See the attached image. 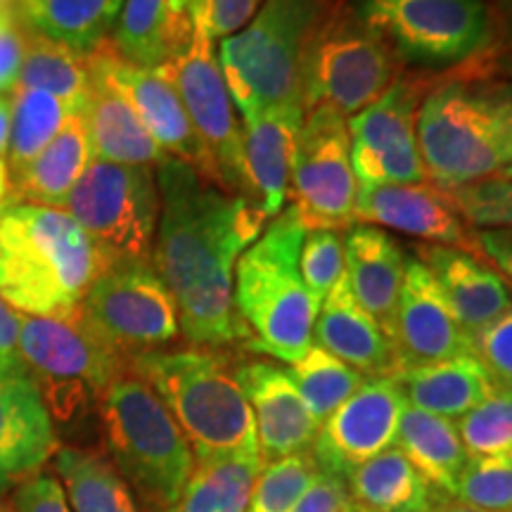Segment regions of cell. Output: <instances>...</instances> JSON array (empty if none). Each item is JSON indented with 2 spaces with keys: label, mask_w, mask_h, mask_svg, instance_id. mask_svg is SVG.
Wrapping results in <instances>:
<instances>
[{
  "label": "cell",
  "mask_w": 512,
  "mask_h": 512,
  "mask_svg": "<svg viewBox=\"0 0 512 512\" xmlns=\"http://www.w3.org/2000/svg\"><path fill=\"white\" fill-rule=\"evenodd\" d=\"M155 174L162 209L152 266L174 297L181 335L202 349L247 344L252 335L235 309V266L268 226L264 211L174 157Z\"/></svg>",
  "instance_id": "6da1fadb"
},
{
  "label": "cell",
  "mask_w": 512,
  "mask_h": 512,
  "mask_svg": "<svg viewBox=\"0 0 512 512\" xmlns=\"http://www.w3.org/2000/svg\"><path fill=\"white\" fill-rule=\"evenodd\" d=\"M112 261L67 211L10 200L0 209V297L24 316H67Z\"/></svg>",
  "instance_id": "7a4b0ae2"
},
{
  "label": "cell",
  "mask_w": 512,
  "mask_h": 512,
  "mask_svg": "<svg viewBox=\"0 0 512 512\" xmlns=\"http://www.w3.org/2000/svg\"><path fill=\"white\" fill-rule=\"evenodd\" d=\"M306 226L297 204H285L235 266V309L252 339L247 349L297 363L313 347L320 306L299 271Z\"/></svg>",
  "instance_id": "3957f363"
},
{
  "label": "cell",
  "mask_w": 512,
  "mask_h": 512,
  "mask_svg": "<svg viewBox=\"0 0 512 512\" xmlns=\"http://www.w3.org/2000/svg\"><path fill=\"white\" fill-rule=\"evenodd\" d=\"M126 363L174 415L195 463L230 453H261L252 406L235 368L216 349H157Z\"/></svg>",
  "instance_id": "277c9868"
},
{
  "label": "cell",
  "mask_w": 512,
  "mask_h": 512,
  "mask_svg": "<svg viewBox=\"0 0 512 512\" xmlns=\"http://www.w3.org/2000/svg\"><path fill=\"white\" fill-rule=\"evenodd\" d=\"M98 406L114 470L147 508L174 512L195 456L169 408L128 363L107 384Z\"/></svg>",
  "instance_id": "5b68a950"
},
{
  "label": "cell",
  "mask_w": 512,
  "mask_h": 512,
  "mask_svg": "<svg viewBox=\"0 0 512 512\" xmlns=\"http://www.w3.org/2000/svg\"><path fill=\"white\" fill-rule=\"evenodd\" d=\"M415 131L427 181L439 190L508 171L498 79L470 69L451 79H434L420 102Z\"/></svg>",
  "instance_id": "8992f818"
},
{
  "label": "cell",
  "mask_w": 512,
  "mask_h": 512,
  "mask_svg": "<svg viewBox=\"0 0 512 512\" xmlns=\"http://www.w3.org/2000/svg\"><path fill=\"white\" fill-rule=\"evenodd\" d=\"M332 0H264L252 22L219 43V67L240 119L304 110V55Z\"/></svg>",
  "instance_id": "52a82bcc"
},
{
  "label": "cell",
  "mask_w": 512,
  "mask_h": 512,
  "mask_svg": "<svg viewBox=\"0 0 512 512\" xmlns=\"http://www.w3.org/2000/svg\"><path fill=\"white\" fill-rule=\"evenodd\" d=\"M354 15L420 69L465 67L494 53L498 22L486 0H347Z\"/></svg>",
  "instance_id": "ba28073f"
},
{
  "label": "cell",
  "mask_w": 512,
  "mask_h": 512,
  "mask_svg": "<svg viewBox=\"0 0 512 512\" xmlns=\"http://www.w3.org/2000/svg\"><path fill=\"white\" fill-rule=\"evenodd\" d=\"M403 64L347 0H332L304 55V110L325 105L354 117L399 79Z\"/></svg>",
  "instance_id": "9c48e42d"
},
{
  "label": "cell",
  "mask_w": 512,
  "mask_h": 512,
  "mask_svg": "<svg viewBox=\"0 0 512 512\" xmlns=\"http://www.w3.org/2000/svg\"><path fill=\"white\" fill-rule=\"evenodd\" d=\"M19 354L41 389L50 415L69 418L76 408L98 401L126 358L95 332L81 309L67 316H24Z\"/></svg>",
  "instance_id": "30bf717a"
},
{
  "label": "cell",
  "mask_w": 512,
  "mask_h": 512,
  "mask_svg": "<svg viewBox=\"0 0 512 512\" xmlns=\"http://www.w3.org/2000/svg\"><path fill=\"white\" fill-rule=\"evenodd\" d=\"M159 185L152 166L93 159L62 204L110 261H152L159 223Z\"/></svg>",
  "instance_id": "8fae6325"
},
{
  "label": "cell",
  "mask_w": 512,
  "mask_h": 512,
  "mask_svg": "<svg viewBox=\"0 0 512 512\" xmlns=\"http://www.w3.org/2000/svg\"><path fill=\"white\" fill-rule=\"evenodd\" d=\"M159 69L169 76L181 95L197 136L219 171L223 190L254 200L247 176L242 121L219 67L216 41L207 24V5L197 12L188 48Z\"/></svg>",
  "instance_id": "7c38bea8"
},
{
  "label": "cell",
  "mask_w": 512,
  "mask_h": 512,
  "mask_svg": "<svg viewBox=\"0 0 512 512\" xmlns=\"http://www.w3.org/2000/svg\"><path fill=\"white\" fill-rule=\"evenodd\" d=\"M79 309L126 361L181 337L176 302L152 261H112L88 287Z\"/></svg>",
  "instance_id": "4fadbf2b"
},
{
  "label": "cell",
  "mask_w": 512,
  "mask_h": 512,
  "mask_svg": "<svg viewBox=\"0 0 512 512\" xmlns=\"http://www.w3.org/2000/svg\"><path fill=\"white\" fill-rule=\"evenodd\" d=\"M434 79L437 76L401 72L373 105L349 119L351 166L358 185L427 181L415 121Z\"/></svg>",
  "instance_id": "5bb4252c"
},
{
  "label": "cell",
  "mask_w": 512,
  "mask_h": 512,
  "mask_svg": "<svg viewBox=\"0 0 512 512\" xmlns=\"http://www.w3.org/2000/svg\"><path fill=\"white\" fill-rule=\"evenodd\" d=\"M290 190L306 230L356 226L358 181L351 166L349 121L332 107L318 105L304 114Z\"/></svg>",
  "instance_id": "9a60e30c"
},
{
  "label": "cell",
  "mask_w": 512,
  "mask_h": 512,
  "mask_svg": "<svg viewBox=\"0 0 512 512\" xmlns=\"http://www.w3.org/2000/svg\"><path fill=\"white\" fill-rule=\"evenodd\" d=\"M86 60L93 74L102 76L124 95L166 157L185 162L207 181L223 188L219 171L185 112L181 95L162 69H147L128 62L114 50L112 43H105L95 53L86 55Z\"/></svg>",
  "instance_id": "2e32d148"
},
{
  "label": "cell",
  "mask_w": 512,
  "mask_h": 512,
  "mask_svg": "<svg viewBox=\"0 0 512 512\" xmlns=\"http://www.w3.org/2000/svg\"><path fill=\"white\" fill-rule=\"evenodd\" d=\"M406 399L394 377H373L361 384L313 439L311 456L325 475L347 479L363 463L396 444V430Z\"/></svg>",
  "instance_id": "e0dca14e"
},
{
  "label": "cell",
  "mask_w": 512,
  "mask_h": 512,
  "mask_svg": "<svg viewBox=\"0 0 512 512\" xmlns=\"http://www.w3.org/2000/svg\"><path fill=\"white\" fill-rule=\"evenodd\" d=\"M356 223L377 226L427 245L458 247L475 254L472 230L430 181L413 185H358Z\"/></svg>",
  "instance_id": "ac0fdd59"
},
{
  "label": "cell",
  "mask_w": 512,
  "mask_h": 512,
  "mask_svg": "<svg viewBox=\"0 0 512 512\" xmlns=\"http://www.w3.org/2000/svg\"><path fill=\"white\" fill-rule=\"evenodd\" d=\"M401 370L472 354L470 335L448 306L444 292L418 259L408 261L394 320Z\"/></svg>",
  "instance_id": "d6986e66"
},
{
  "label": "cell",
  "mask_w": 512,
  "mask_h": 512,
  "mask_svg": "<svg viewBox=\"0 0 512 512\" xmlns=\"http://www.w3.org/2000/svg\"><path fill=\"white\" fill-rule=\"evenodd\" d=\"M57 448L55 420L29 370L0 373V496L46 470Z\"/></svg>",
  "instance_id": "ffe728a7"
},
{
  "label": "cell",
  "mask_w": 512,
  "mask_h": 512,
  "mask_svg": "<svg viewBox=\"0 0 512 512\" xmlns=\"http://www.w3.org/2000/svg\"><path fill=\"white\" fill-rule=\"evenodd\" d=\"M235 377L252 406L264 465L271 460L294 456V453H304L313 446L320 425L306 408L285 366L256 358V361L240 363L235 368Z\"/></svg>",
  "instance_id": "44dd1931"
},
{
  "label": "cell",
  "mask_w": 512,
  "mask_h": 512,
  "mask_svg": "<svg viewBox=\"0 0 512 512\" xmlns=\"http://www.w3.org/2000/svg\"><path fill=\"white\" fill-rule=\"evenodd\" d=\"M415 259L434 275L453 316L470 337L512 306L510 283L482 256L422 242L415 245Z\"/></svg>",
  "instance_id": "7402d4cb"
},
{
  "label": "cell",
  "mask_w": 512,
  "mask_h": 512,
  "mask_svg": "<svg viewBox=\"0 0 512 512\" xmlns=\"http://www.w3.org/2000/svg\"><path fill=\"white\" fill-rule=\"evenodd\" d=\"M313 344L330 351L339 361L358 370L363 377H396L401 358L394 342L384 335L373 316L356 302L344 275L320 304Z\"/></svg>",
  "instance_id": "603a6c76"
},
{
  "label": "cell",
  "mask_w": 512,
  "mask_h": 512,
  "mask_svg": "<svg viewBox=\"0 0 512 512\" xmlns=\"http://www.w3.org/2000/svg\"><path fill=\"white\" fill-rule=\"evenodd\" d=\"M406 268V254L387 230L356 223L344 235V275L351 294L392 342Z\"/></svg>",
  "instance_id": "cb8c5ba5"
},
{
  "label": "cell",
  "mask_w": 512,
  "mask_h": 512,
  "mask_svg": "<svg viewBox=\"0 0 512 512\" xmlns=\"http://www.w3.org/2000/svg\"><path fill=\"white\" fill-rule=\"evenodd\" d=\"M302 124L304 114L290 110H264L242 119L247 176L268 221L287 204Z\"/></svg>",
  "instance_id": "d4e9b609"
},
{
  "label": "cell",
  "mask_w": 512,
  "mask_h": 512,
  "mask_svg": "<svg viewBox=\"0 0 512 512\" xmlns=\"http://www.w3.org/2000/svg\"><path fill=\"white\" fill-rule=\"evenodd\" d=\"M204 5L207 0H126L110 43L128 62L164 67L188 48Z\"/></svg>",
  "instance_id": "484cf974"
},
{
  "label": "cell",
  "mask_w": 512,
  "mask_h": 512,
  "mask_svg": "<svg viewBox=\"0 0 512 512\" xmlns=\"http://www.w3.org/2000/svg\"><path fill=\"white\" fill-rule=\"evenodd\" d=\"M91 83V100L83 110V119H86L88 138H91L93 159L157 169L166 155L157 140L150 136L136 110L102 76L91 72Z\"/></svg>",
  "instance_id": "4316f807"
},
{
  "label": "cell",
  "mask_w": 512,
  "mask_h": 512,
  "mask_svg": "<svg viewBox=\"0 0 512 512\" xmlns=\"http://www.w3.org/2000/svg\"><path fill=\"white\" fill-rule=\"evenodd\" d=\"M394 380L408 406L448 420L463 418L496 387L494 377L472 354L403 368Z\"/></svg>",
  "instance_id": "83f0119b"
},
{
  "label": "cell",
  "mask_w": 512,
  "mask_h": 512,
  "mask_svg": "<svg viewBox=\"0 0 512 512\" xmlns=\"http://www.w3.org/2000/svg\"><path fill=\"white\" fill-rule=\"evenodd\" d=\"M93 162L91 138L83 114H72L53 143L27 169L10 178V200L62 209L74 185Z\"/></svg>",
  "instance_id": "f1b7e54d"
},
{
  "label": "cell",
  "mask_w": 512,
  "mask_h": 512,
  "mask_svg": "<svg viewBox=\"0 0 512 512\" xmlns=\"http://www.w3.org/2000/svg\"><path fill=\"white\" fill-rule=\"evenodd\" d=\"M351 503L368 512H432L448 498L415 470L399 446L363 463L347 479Z\"/></svg>",
  "instance_id": "f546056e"
},
{
  "label": "cell",
  "mask_w": 512,
  "mask_h": 512,
  "mask_svg": "<svg viewBox=\"0 0 512 512\" xmlns=\"http://www.w3.org/2000/svg\"><path fill=\"white\" fill-rule=\"evenodd\" d=\"M396 444L441 496L448 501L456 498L460 475L470 460L456 422L406 403L396 430Z\"/></svg>",
  "instance_id": "4dcf8cb0"
},
{
  "label": "cell",
  "mask_w": 512,
  "mask_h": 512,
  "mask_svg": "<svg viewBox=\"0 0 512 512\" xmlns=\"http://www.w3.org/2000/svg\"><path fill=\"white\" fill-rule=\"evenodd\" d=\"M126 0H27L19 3L34 34L79 55H91L112 41Z\"/></svg>",
  "instance_id": "1f68e13d"
},
{
  "label": "cell",
  "mask_w": 512,
  "mask_h": 512,
  "mask_svg": "<svg viewBox=\"0 0 512 512\" xmlns=\"http://www.w3.org/2000/svg\"><path fill=\"white\" fill-rule=\"evenodd\" d=\"M53 470L72 512H143L136 494L102 453L60 444Z\"/></svg>",
  "instance_id": "d6a6232c"
},
{
  "label": "cell",
  "mask_w": 512,
  "mask_h": 512,
  "mask_svg": "<svg viewBox=\"0 0 512 512\" xmlns=\"http://www.w3.org/2000/svg\"><path fill=\"white\" fill-rule=\"evenodd\" d=\"M261 453H230L195 463L174 512H247Z\"/></svg>",
  "instance_id": "836d02e7"
},
{
  "label": "cell",
  "mask_w": 512,
  "mask_h": 512,
  "mask_svg": "<svg viewBox=\"0 0 512 512\" xmlns=\"http://www.w3.org/2000/svg\"><path fill=\"white\" fill-rule=\"evenodd\" d=\"M15 88H36L55 95L69 114H83L91 100V72L86 55L31 31Z\"/></svg>",
  "instance_id": "e575fe53"
},
{
  "label": "cell",
  "mask_w": 512,
  "mask_h": 512,
  "mask_svg": "<svg viewBox=\"0 0 512 512\" xmlns=\"http://www.w3.org/2000/svg\"><path fill=\"white\" fill-rule=\"evenodd\" d=\"M12 121H10V145L5 162H8L10 178L27 169L46 147L53 143L62 131L69 114L55 95L36 88H15L12 91Z\"/></svg>",
  "instance_id": "d590c367"
},
{
  "label": "cell",
  "mask_w": 512,
  "mask_h": 512,
  "mask_svg": "<svg viewBox=\"0 0 512 512\" xmlns=\"http://www.w3.org/2000/svg\"><path fill=\"white\" fill-rule=\"evenodd\" d=\"M287 373L297 384L306 408L318 425H323L368 380L358 370L332 356L330 351L320 349L318 344H313L297 363L287 366Z\"/></svg>",
  "instance_id": "8d00e7d4"
},
{
  "label": "cell",
  "mask_w": 512,
  "mask_h": 512,
  "mask_svg": "<svg viewBox=\"0 0 512 512\" xmlns=\"http://www.w3.org/2000/svg\"><path fill=\"white\" fill-rule=\"evenodd\" d=\"M320 475L311 453L271 460L256 477L247 512H292Z\"/></svg>",
  "instance_id": "74e56055"
},
{
  "label": "cell",
  "mask_w": 512,
  "mask_h": 512,
  "mask_svg": "<svg viewBox=\"0 0 512 512\" xmlns=\"http://www.w3.org/2000/svg\"><path fill=\"white\" fill-rule=\"evenodd\" d=\"M467 458L512 453V387L498 384L491 394L458 422Z\"/></svg>",
  "instance_id": "f35d334b"
},
{
  "label": "cell",
  "mask_w": 512,
  "mask_h": 512,
  "mask_svg": "<svg viewBox=\"0 0 512 512\" xmlns=\"http://www.w3.org/2000/svg\"><path fill=\"white\" fill-rule=\"evenodd\" d=\"M467 226L477 230H512V178L494 176L444 190Z\"/></svg>",
  "instance_id": "ab89813d"
},
{
  "label": "cell",
  "mask_w": 512,
  "mask_h": 512,
  "mask_svg": "<svg viewBox=\"0 0 512 512\" xmlns=\"http://www.w3.org/2000/svg\"><path fill=\"white\" fill-rule=\"evenodd\" d=\"M456 501L486 512L512 510V453L470 458L458 482Z\"/></svg>",
  "instance_id": "60d3db41"
},
{
  "label": "cell",
  "mask_w": 512,
  "mask_h": 512,
  "mask_svg": "<svg viewBox=\"0 0 512 512\" xmlns=\"http://www.w3.org/2000/svg\"><path fill=\"white\" fill-rule=\"evenodd\" d=\"M299 271L316 304H323L332 287L344 278V235L342 230L313 228L299 252Z\"/></svg>",
  "instance_id": "b9f144b4"
},
{
  "label": "cell",
  "mask_w": 512,
  "mask_h": 512,
  "mask_svg": "<svg viewBox=\"0 0 512 512\" xmlns=\"http://www.w3.org/2000/svg\"><path fill=\"white\" fill-rule=\"evenodd\" d=\"M472 356L498 384L512 387V306L470 337Z\"/></svg>",
  "instance_id": "7bdbcfd3"
},
{
  "label": "cell",
  "mask_w": 512,
  "mask_h": 512,
  "mask_svg": "<svg viewBox=\"0 0 512 512\" xmlns=\"http://www.w3.org/2000/svg\"><path fill=\"white\" fill-rule=\"evenodd\" d=\"M12 508L17 512H72L60 479L48 470L24 479L12 489Z\"/></svg>",
  "instance_id": "ee69618b"
},
{
  "label": "cell",
  "mask_w": 512,
  "mask_h": 512,
  "mask_svg": "<svg viewBox=\"0 0 512 512\" xmlns=\"http://www.w3.org/2000/svg\"><path fill=\"white\" fill-rule=\"evenodd\" d=\"M264 0H209L207 24L214 41L238 34L252 22Z\"/></svg>",
  "instance_id": "f6af8a7d"
},
{
  "label": "cell",
  "mask_w": 512,
  "mask_h": 512,
  "mask_svg": "<svg viewBox=\"0 0 512 512\" xmlns=\"http://www.w3.org/2000/svg\"><path fill=\"white\" fill-rule=\"evenodd\" d=\"M24 48H27V38L17 29L15 19L0 8V95L15 91Z\"/></svg>",
  "instance_id": "bcb514c9"
},
{
  "label": "cell",
  "mask_w": 512,
  "mask_h": 512,
  "mask_svg": "<svg viewBox=\"0 0 512 512\" xmlns=\"http://www.w3.org/2000/svg\"><path fill=\"white\" fill-rule=\"evenodd\" d=\"M351 503L347 482L320 472L316 482L306 491L292 512H342Z\"/></svg>",
  "instance_id": "7dc6e473"
},
{
  "label": "cell",
  "mask_w": 512,
  "mask_h": 512,
  "mask_svg": "<svg viewBox=\"0 0 512 512\" xmlns=\"http://www.w3.org/2000/svg\"><path fill=\"white\" fill-rule=\"evenodd\" d=\"M475 254L489 261L512 285V230H472Z\"/></svg>",
  "instance_id": "c3c4849f"
},
{
  "label": "cell",
  "mask_w": 512,
  "mask_h": 512,
  "mask_svg": "<svg viewBox=\"0 0 512 512\" xmlns=\"http://www.w3.org/2000/svg\"><path fill=\"white\" fill-rule=\"evenodd\" d=\"M19 325L22 313L0 297V373H22L29 370L19 354Z\"/></svg>",
  "instance_id": "681fc988"
},
{
  "label": "cell",
  "mask_w": 512,
  "mask_h": 512,
  "mask_svg": "<svg viewBox=\"0 0 512 512\" xmlns=\"http://www.w3.org/2000/svg\"><path fill=\"white\" fill-rule=\"evenodd\" d=\"M470 72L491 76V79L512 83V50H494V53L479 57V60L465 64Z\"/></svg>",
  "instance_id": "f907efd6"
},
{
  "label": "cell",
  "mask_w": 512,
  "mask_h": 512,
  "mask_svg": "<svg viewBox=\"0 0 512 512\" xmlns=\"http://www.w3.org/2000/svg\"><path fill=\"white\" fill-rule=\"evenodd\" d=\"M498 107H501V117L505 126V140H508V171L503 178H512V83L498 81Z\"/></svg>",
  "instance_id": "816d5d0a"
},
{
  "label": "cell",
  "mask_w": 512,
  "mask_h": 512,
  "mask_svg": "<svg viewBox=\"0 0 512 512\" xmlns=\"http://www.w3.org/2000/svg\"><path fill=\"white\" fill-rule=\"evenodd\" d=\"M10 121H12V102L8 95H0V157L8 155Z\"/></svg>",
  "instance_id": "f5cc1de1"
},
{
  "label": "cell",
  "mask_w": 512,
  "mask_h": 512,
  "mask_svg": "<svg viewBox=\"0 0 512 512\" xmlns=\"http://www.w3.org/2000/svg\"><path fill=\"white\" fill-rule=\"evenodd\" d=\"M10 192H12V185H10L8 162H5V157H0V209L10 202Z\"/></svg>",
  "instance_id": "db71d44e"
},
{
  "label": "cell",
  "mask_w": 512,
  "mask_h": 512,
  "mask_svg": "<svg viewBox=\"0 0 512 512\" xmlns=\"http://www.w3.org/2000/svg\"><path fill=\"white\" fill-rule=\"evenodd\" d=\"M501 8H503V36H505L503 50H512V0L503 3Z\"/></svg>",
  "instance_id": "11a10c76"
},
{
  "label": "cell",
  "mask_w": 512,
  "mask_h": 512,
  "mask_svg": "<svg viewBox=\"0 0 512 512\" xmlns=\"http://www.w3.org/2000/svg\"><path fill=\"white\" fill-rule=\"evenodd\" d=\"M432 512H486V510L475 508V505L463 503V501H444L441 505H437Z\"/></svg>",
  "instance_id": "9f6ffc18"
},
{
  "label": "cell",
  "mask_w": 512,
  "mask_h": 512,
  "mask_svg": "<svg viewBox=\"0 0 512 512\" xmlns=\"http://www.w3.org/2000/svg\"><path fill=\"white\" fill-rule=\"evenodd\" d=\"M0 512H17L15 508H12V503L3 501V496H0Z\"/></svg>",
  "instance_id": "6f0895ef"
},
{
  "label": "cell",
  "mask_w": 512,
  "mask_h": 512,
  "mask_svg": "<svg viewBox=\"0 0 512 512\" xmlns=\"http://www.w3.org/2000/svg\"><path fill=\"white\" fill-rule=\"evenodd\" d=\"M342 512H368L366 508H361V505H356V503H349L347 508H344Z\"/></svg>",
  "instance_id": "680465c9"
},
{
  "label": "cell",
  "mask_w": 512,
  "mask_h": 512,
  "mask_svg": "<svg viewBox=\"0 0 512 512\" xmlns=\"http://www.w3.org/2000/svg\"><path fill=\"white\" fill-rule=\"evenodd\" d=\"M496 3H501V5H503V3H508V0H496Z\"/></svg>",
  "instance_id": "91938a15"
},
{
  "label": "cell",
  "mask_w": 512,
  "mask_h": 512,
  "mask_svg": "<svg viewBox=\"0 0 512 512\" xmlns=\"http://www.w3.org/2000/svg\"><path fill=\"white\" fill-rule=\"evenodd\" d=\"M19 3H27V0H19Z\"/></svg>",
  "instance_id": "94428289"
},
{
  "label": "cell",
  "mask_w": 512,
  "mask_h": 512,
  "mask_svg": "<svg viewBox=\"0 0 512 512\" xmlns=\"http://www.w3.org/2000/svg\"><path fill=\"white\" fill-rule=\"evenodd\" d=\"M508 512H512V510H508Z\"/></svg>",
  "instance_id": "6125c7cd"
}]
</instances>
